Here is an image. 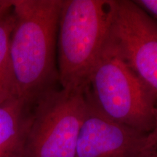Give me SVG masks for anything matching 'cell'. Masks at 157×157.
<instances>
[{
  "mask_svg": "<svg viewBox=\"0 0 157 157\" xmlns=\"http://www.w3.org/2000/svg\"><path fill=\"white\" fill-rule=\"evenodd\" d=\"M14 23L10 42L13 96L34 106L56 87L58 21L63 0H11Z\"/></svg>",
  "mask_w": 157,
  "mask_h": 157,
  "instance_id": "obj_1",
  "label": "cell"
},
{
  "mask_svg": "<svg viewBox=\"0 0 157 157\" xmlns=\"http://www.w3.org/2000/svg\"><path fill=\"white\" fill-rule=\"evenodd\" d=\"M117 0H63L58 21V83L85 90L89 76L109 42Z\"/></svg>",
  "mask_w": 157,
  "mask_h": 157,
  "instance_id": "obj_2",
  "label": "cell"
},
{
  "mask_svg": "<svg viewBox=\"0 0 157 157\" xmlns=\"http://www.w3.org/2000/svg\"><path fill=\"white\" fill-rule=\"evenodd\" d=\"M84 93L88 102L108 119L146 134L154 129L156 98L109 42L90 74Z\"/></svg>",
  "mask_w": 157,
  "mask_h": 157,
  "instance_id": "obj_3",
  "label": "cell"
},
{
  "mask_svg": "<svg viewBox=\"0 0 157 157\" xmlns=\"http://www.w3.org/2000/svg\"><path fill=\"white\" fill-rule=\"evenodd\" d=\"M84 91L55 87L39 98L23 157H75L87 109Z\"/></svg>",
  "mask_w": 157,
  "mask_h": 157,
  "instance_id": "obj_4",
  "label": "cell"
},
{
  "mask_svg": "<svg viewBox=\"0 0 157 157\" xmlns=\"http://www.w3.org/2000/svg\"><path fill=\"white\" fill-rule=\"evenodd\" d=\"M109 42L157 101V24L134 1L117 0Z\"/></svg>",
  "mask_w": 157,
  "mask_h": 157,
  "instance_id": "obj_5",
  "label": "cell"
},
{
  "mask_svg": "<svg viewBox=\"0 0 157 157\" xmlns=\"http://www.w3.org/2000/svg\"><path fill=\"white\" fill-rule=\"evenodd\" d=\"M147 134L108 119L87 101L75 157H143Z\"/></svg>",
  "mask_w": 157,
  "mask_h": 157,
  "instance_id": "obj_6",
  "label": "cell"
},
{
  "mask_svg": "<svg viewBox=\"0 0 157 157\" xmlns=\"http://www.w3.org/2000/svg\"><path fill=\"white\" fill-rule=\"evenodd\" d=\"M32 109L16 97L0 103V157H23Z\"/></svg>",
  "mask_w": 157,
  "mask_h": 157,
  "instance_id": "obj_7",
  "label": "cell"
},
{
  "mask_svg": "<svg viewBox=\"0 0 157 157\" xmlns=\"http://www.w3.org/2000/svg\"><path fill=\"white\" fill-rule=\"evenodd\" d=\"M14 15L11 0H0V103L13 96L10 42Z\"/></svg>",
  "mask_w": 157,
  "mask_h": 157,
  "instance_id": "obj_8",
  "label": "cell"
},
{
  "mask_svg": "<svg viewBox=\"0 0 157 157\" xmlns=\"http://www.w3.org/2000/svg\"><path fill=\"white\" fill-rule=\"evenodd\" d=\"M155 124L151 132L147 134L143 157H157V106L155 109Z\"/></svg>",
  "mask_w": 157,
  "mask_h": 157,
  "instance_id": "obj_9",
  "label": "cell"
},
{
  "mask_svg": "<svg viewBox=\"0 0 157 157\" xmlns=\"http://www.w3.org/2000/svg\"><path fill=\"white\" fill-rule=\"evenodd\" d=\"M134 2L145 13H148L157 20V0H137Z\"/></svg>",
  "mask_w": 157,
  "mask_h": 157,
  "instance_id": "obj_10",
  "label": "cell"
}]
</instances>
